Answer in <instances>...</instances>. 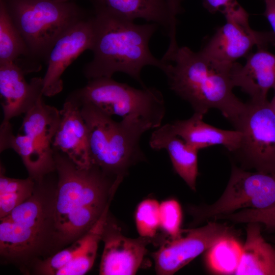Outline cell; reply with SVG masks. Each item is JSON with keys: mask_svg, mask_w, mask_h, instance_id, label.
<instances>
[{"mask_svg": "<svg viewBox=\"0 0 275 275\" xmlns=\"http://www.w3.org/2000/svg\"><path fill=\"white\" fill-rule=\"evenodd\" d=\"M67 98L78 105L91 104L112 117L146 119L155 128L161 125L166 112L163 95L156 88L136 89L112 77L89 79L85 86L74 91Z\"/></svg>", "mask_w": 275, "mask_h": 275, "instance_id": "cell-8", "label": "cell"}, {"mask_svg": "<svg viewBox=\"0 0 275 275\" xmlns=\"http://www.w3.org/2000/svg\"><path fill=\"white\" fill-rule=\"evenodd\" d=\"M109 203L93 226L71 244L37 263L30 274L84 275L92 267L108 216Z\"/></svg>", "mask_w": 275, "mask_h": 275, "instance_id": "cell-12", "label": "cell"}, {"mask_svg": "<svg viewBox=\"0 0 275 275\" xmlns=\"http://www.w3.org/2000/svg\"><path fill=\"white\" fill-rule=\"evenodd\" d=\"M30 51V59L47 63L57 41L88 17L73 3L55 0H3Z\"/></svg>", "mask_w": 275, "mask_h": 275, "instance_id": "cell-6", "label": "cell"}, {"mask_svg": "<svg viewBox=\"0 0 275 275\" xmlns=\"http://www.w3.org/2000/svg\"><path fill=\"white\" fill-rule=\"evenodd\" d=\"M58 181L54 214L60 250L85 234L111 203L122 180L99 167H81L53 150Z\"/></svg>", "mask_w": 275, "mask_h": 275, "instance_id": "cell-2", "label": "cell"}, {"mask_svg": "<svg viewBox=\"0 0 275 275\" xmlns=\"http://www.w3.org/2000/svg\"><path fill=\"white\" fill-rule=\"evenodd\" d=\"M35 181L28 176L25 179L11 178L5 175L0 167V218L9 214L14 208L28 199L33 194Z\"/></svg>", "mask_w": 275, "mask_h": 275, "instance_id": "cell-24", "label": "cell"}, {"mask_svg": "<svg viewBox=\"0 0 275 275\" xmlns=\"http://www.w3.org/2000/svg\"><path fill=\"white\" fill-rule=\"evenodd\" d=\"M214 219H227L235 223L257 222L268 230H275V207L265 210L243 209L234 213L218 215Z\"/></svg>", "mask_w": 275, "mask_h": 275, "instance_id": "cell-28", "label": "cell"}, {"mask_svg": "<svg viewBox=\"0 0 275 275\" xmlns=\"http://www.w3.org/2000/svg\"><path fill=\"white\" fill-rule=\"evenodd\" d=\"M226 225L210 222L199 228L182 230L181 233L166 241L153 254L156 273L171 275L221 240L233 237Z\"/></svg>", "mask_w": 275, "mask_h": 275, "instance_id": "cell-11", "label": "cell"}, {"mask_svg": "<svg viewBox=\"0 0 275 275\" xmlns=\"http://www.w3.org/2000/svg\"><path fill=\"white\" fill-rule=\"evenodd\" d=\"M244 66L236 62L231 78L252 99L267 98L270 89L275 88V54L267 49H257L246 57Z\"/></svg>", "mask_w": 275, "mask_h": 275, "instance_id": "cell-18", "label": "cell"}, {"mask_svg": "<svg viewBox=\"0 0 275 275\" xmlns=\"http://www.w3.org/2000/svg\"><path fill=\"white\" fill-rule=\"evenodd\" d=\"M56 171L35 181L33 195L0 218L1 260L30 274L33 267L59 251L54 199Z\"/></svg>", "mask_w": 275, "mask_h": 275, "instance_id": "cell-1", "label": "cell"}, {"mask_svg": "<svg viewBox=\"0 0 275 275\" xmlns=\"http://www.w3.org/2000/svg\"><path fill=\"white\" fill-rule=\"evenodd\" d=\"M234 127L241 132L238 153L257 171L275 174V113L267 98L245 103Z\"/></svg>", "mask_w": 275, "mask_h": 275, "instance_id": "cell-9", "label": "cell"}, {"mask_svg": "<svg viewBox=\"0 0 275 275\" xmlns=\"http://www.w3.org/2000/svg\"><path fill=\"white\" fill-rule=\"evenodd\" d=\"M108 216L101 239L104 246L99 274H135L146 254L149 238L141 236L131 238L125 236L120 228L111 221Z\"/></svg>", "mask_w": 275, "mask_h": 275, "instance_id": "cell-16", "label": "cell"}, {"mask_svg": "<svg viewBox=\"0 0 275 275\" xmlns=\"http://www.w3.org/2000/svg\"><path fill=\"white\" fill-rule=\"evenodd\" d=\"M275 207V174L250 172L233 167L227 185L214 203L195 211L199 219L214 218L243 209Z\"/></svg>", "mask_w": 275, "mask_h": 275, "instance_id": "cell-10", "label": "cell"}, {"mask_svg": "<svg viewBox=\"0 0 275 275\" xmlns=\"http://www.w3.org/2000/svg\"><path fill=\"white\" fill-rule=\"evenodd\" d=\"M203 5L211 13H221L226 20L249 23L248 13L237 0H203Z\"/></svg>", "mask_w": 275, "mask_h": 275, "instance_id": "cell-29", "label": "cell"}, {"mask_svg": "<svg viewBox=\"0 0 275 275\" xmlns=\"http://www.w3.org/2000/svg\"><path fill=\"white\" fill-rule=\"evenodd\" d=\"M160 203L155 200L148 199L138 206L135 221L137 231L141 237H153L160 228Z\"/></svg>", "mask_w": 275, "mask_h": 275, "instance_id": "cell-26", "label": "cell"}, {"mask_svg": "<svg viewBox=\"0 0 275 275\" xmlns=\"http://www.w3.org/2000/svg\"><path fill=\"white\" fill-rule=\"evenodd\" d=\"M55 1H58V2H68L70 0H55Z\"/></svg>", "mask_w": 275, "mask_h": 275, "instance_id": "cell-33", "label": "cell"}, {"mask_svg": "<svg viewBox=\"0 0 275 275\" xmlns=\"http://www.w3.org/2000/svg\"><path fill=\"white\" fill-rule=\"evenodd\" d=\"M236 275H275V248L263 238L260 224L247 223Z\"/></svg>", "mask_w": 275, "mask_h": 275, "instance_id": "cell-21", "label": "cell"}, {"mask_svg": "<svg viewBox=\"0 0 275 275\" xmlns=\"http://www.w3.org/2000/svg\"><path fill=\"white\" fill-rule=\"evenodd\" d=\"M204 115L195 113L185 120L170 124L173 132L190 147L199 150L215 145H222L235 153L238 149L242 134L237 130H224L206 123Z\"/></svg>", "mask_w": 275, "mask_h": 275, "instance_id": "cell-19", "label": "cell"}, {"mask_svg": "<svg viewBox=\"0 0 275 275\" xmlns=\"http://www.w3.org/2000/svg\"><path fill=\"white\" fill-rule=\"evenodd\" d=\"M273 90L274 91V94L271 101L270 102V105L272 109L275 113V88Z\"/></svg>", "mask_w": 275, "mask_h": 275, "instance_id": "cell-32", "label": "cell"}, {"mask_svg": "<svg viewBox=\"0 0 275 275\" xmlns=\"http://www.w3.org/2000/svg\"><path fill=\"white\" fill-rule=\"evenodd\" d=\"M265 9L264 15L270 23L275 35V0H264Z\"/></svg>", "mask_w": 275, "mask_h": 275, "instance_id": "cell-31", "label": "cell"}, {"mask_svg": "<svg viewBox=\"0 0 275 275\" xmlns=\"http://www.w3.org/2000/svg\"><path fill=\"white\" fill-rule=\"evenodd\" d=\"M22 56L30 59L29 48L4 1L0 0V63L16 61Z\"/></svg>", "mask_w": 275, "mask_h": 275, "instance_id": "cell-23", "label": "cell"}, {"mask_svg": "<svg viewBox=\"0 0 275 275\" xmlns=\"http://www.w3.org/2000/svg\"><path fill=\"white\" fill-rule=\"evenodd\" d=\"M60 120V110L45 103L43 97L24 114L14 135L10 122L0 126V151L13 149L21 157L29 174L40 181L56 171L52 141Z\"/></svg>", "mask_w": 275, "mask_h": 275, "instance_id": "cell-7", "label": "cell"}, {"mask_svg": "<svg viewBox=\"0 0 275 275\" xmlns=\"http://www.w3.org/2000/svg\"><path fill=\"white\" fill-rule=\"evenodd\" d=\"M93 40L92 16L77 23L57 41L49 53L47 68L42 78L44 96L51 97L62 91L63 73L82 52L91 50Z\"/></svg>", "mask_w": 275, "mask_h": 275, "instance_id": "cell-14", "label": "cell"}, {"mask_svg": "<svg viewBox=\"0 0 275 275\" xmlns=\"http://www.w3.org/2000/svg\"><path fill=\"white\" fill-rule=\"evenodd\" d=\"M31 72L29 67L20 64L18 60L0 63L1 104L4 115L2 124L24 115L44 96L42 77H33L30 82L25 80V74Z\"/></svg>", "mask_w": 275, "mask_h": 275, "instance_id": "cell-15", "label": "cell"}, {"mask_svg": "<svg viewBox=\"0 0 275 275\" xmlns=\"http://www.w3.org/2000/svg\"><path fill=\"white\" fill-rule=\"evenodd\" d=\"M162 71L170 89L204 115L212 108L219 110L234 127L245 104L233 93L231 74L234 63H219L199 51L178 47L166 62Z\"/></svg>", "mask_w": 275, "mask_h": 275, "instance_id": "cell-3", "label": "cell"}, {"mask_svg": "<svg viewBox=\"0 0 275 275\" xmlns=\"http://www.w3.org/2000/svg\"><path fill=\"white\" fill-rule=\"evenodd\" d=\"M149 143L154 150L165 149L168 152L175 171L191 190L196 191L199 151L176 135L169 123L154 129Z\"/></svg>", "mask_w": 275, "mask_h": 275, "instance_id": "cell-20", "label": "cell"}, {"mask_svg": "<svg viewBox=\"0 0 275 275\" xmlns=\"http://www.w3.org/2000/svg\"><path fill=\"white\" fill-rule=\"evenodd\" d=\"M95 10L129 20L141 18L169 31L170 15L167 0H91Z\"/></svg>", "mask_w": 275, "mask_h": 275, "instance_id": "cell-22", "label": "cell"}, {"mask_svg": "<svg viewBox=\"0 0 275 275\" xmlns=\"http://www.w3.org/2000/svg\"><path fill=\"white\" fill-rule=\"evenodd\" d=\"M241 248L234 236L221 240L208 250L209 267L218 273L234 274L240 259Z\"/></svg>", "mask_w": 275, "mask_h": 275, "instance_id": "cell-25", "label": "cell"}, {"mask_svg": "<svg viewBox=\"0 0 275 275\" xmlns=\"http://www.w3.org/2000/svg\"><path fill=\"white\" fill-rule=\"evenodd\" d=\"M92 19L93 58L82 70L87 78L112 77L116 72H123L145 88L141 77L144 67L152 66L163 70L166 63L156 58L149 46L157 24H137L99 10H95Z\"/></svg>", "mask_w": 275, "mask_h": 275, "instance_id": "cell-4", "label": "cell"}, {"mask_svg": "<svg viewBox=\"0 0 275 275\" xmlns=\"http://www.w3.org/2000/svg\"><path fill=\"white\" fill-rule=\"evenodd\" d=\"M60 113L53 149L64 153L80 167L90 166L88 128L80 106L67 98Z\"/></svg>", "mask_w": 275, "mask_h": 275, "instance_id": "cell-17", "label": "cell"}, {"mask_svg": "<svg viewBox=\"0 0 275 275\" xmlns=\"http://www.w3.org/2000/svg\"><path fill=\"white\" fill-rule=\"evenodd\" d=\"M160 228L170 238L178 236L182 231V211L179 203L169 199L160 203Z\"/></svg>", "mask_w": 275, "mask_h": 275, "instance_id": "cell-27", "label": "cell"}, {"mask_svg": "<svg viewBox=\"0 0 275 275\" xmlns=\"http://www.w3.org/2000/svg\"><path fill=\"white\" fill-rule=\"evenodd\" d=\"M271 45H275L272 32L256 31L249 23L226 20L200 51L219 63L230 65L246 57L254 46L267 49Z\"/></svg>", "mask_w": 275, "mask_h": 275, "instance_id": "cell-13", "label": "cell"}, {"mask_svg": "<svg viewBox=\"0 0 275 275\" xmlns=\"http://www.w3.org/2000/svg\"><path fill=\"white\" fill-rule=\"evenodd\" d=\"M182 0H167L170 15L168 35L171 37L176 36L177 16L182 11Z\"/></svg>", "mask_w": 275, "mask_h": 275, "instance_id": "cell-30", "label": "cell"}, {"mask_svg": "<svg viewBox=\"0 0 275 275\" xmlns=\"http://www.w3.org/2000/svg\"><path fill=\"white\" fill-rule=\"evenodd\" d=\"M79 106L88 128L91 165L122 180L130 166L145 159L140 139L145 132L154 129V126L139 118L114 120L89 103Z\"/></svg>", "mask_w": 275, "mask_h": 275, "instance_id": "cell-5", "label": "cell"}]
</instances>
